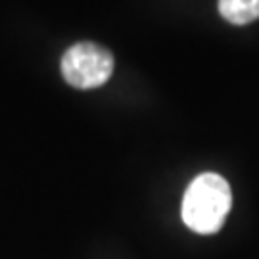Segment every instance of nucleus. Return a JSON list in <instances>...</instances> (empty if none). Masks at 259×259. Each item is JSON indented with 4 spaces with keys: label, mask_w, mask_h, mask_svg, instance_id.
I'll use <instances>...</instances> for the list:
<instances>
[{
    "label": "nucleus",
    "mask_w": 259,
    "mask_h": 259,
    "mask_svg": "<svg viewBox=\"0 0 259 259\" xmlns=\"http://www.w3.org/2000/svg\"><path fill=\"white\" fill-rule=\"evenodd\" d=\"M232 194L229 183L217 173H202L186 188L183 198V221L198 234L221 231L231 211Z\"/></svg>",
    "instance_id": "obj_1"
},
{
    "label": "nucleus",
    "mask_w": 259,
    "mask_h": 259,
    "mask_svg": "<svg viewBox=\"0 0 259 259\" xmlns=\"http://www.w3.org/2000/svg\"><path fill=\"white\" fill-rule=\"evenodd\" d=\"M113 73V56L100 45L77 42L62 58V75L75 89H98Z\"/></svg>",
    "instance_id": "obj_2"
},
{
    "label": "nucleus",
    "mask_w": 259,
    "mask_h": 259,
    "mask_svg": "<svg viewBox=\"0 0 259 259\" xmlns=\"http://www.w3.org/2000/svg\"><path fill=\"white\" fill-rule=\"evenodd\" d=\"M219 12L227 21L244 25L259 18V0H219Z\"/></svg>",
    "instance_id": "obj_3"
}]
</instances>
